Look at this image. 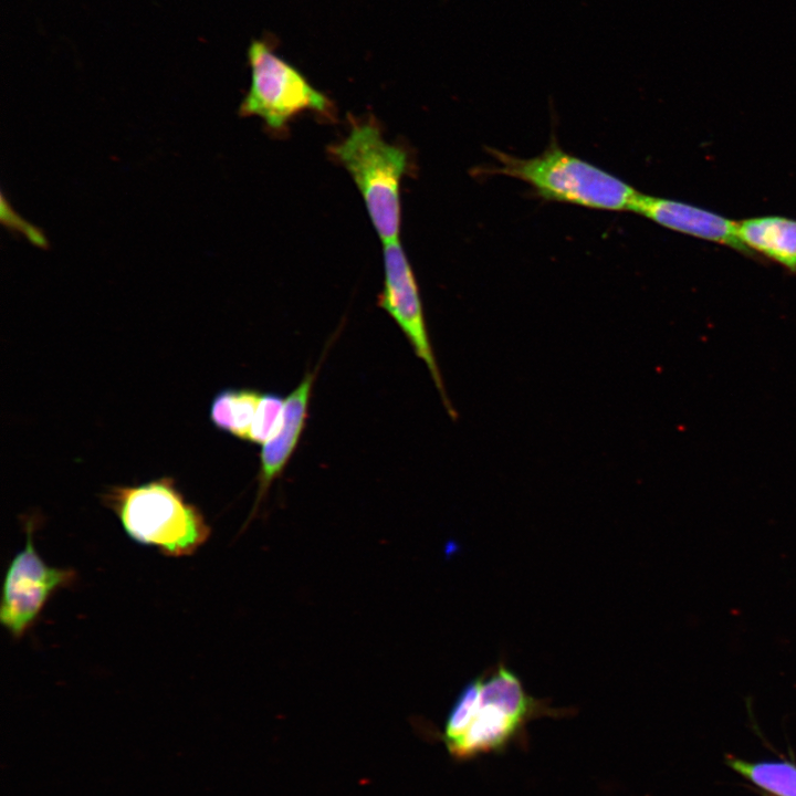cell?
Wrapping results in <instances>:
<instances>
[{"label": "cell", "instance_id": "cell-1", "mask_svg": "<svg viewBox=\"0 0 796 796\" xmlns=\"http://www.w3.org/2000/svg\"><path fill=\"white\" fill-rule=\"evenodd\" d=\"M103 499L134 542L165 556H190L210 537L203 514L186 501L171 478L112 486Z\"/></svg>", "mask_w": 796, "mask_h": 796}, {"label": "cell", "instance_id": "cell-2", "mask_svg": "<svg viewBox=\"0 0 796 796\" xmlns=\"http://www.w3.org/2000/svg\"><path fill=\"white\" fill-rule=\"evenodd\" d=\"M490 153L498 161L491 174L520 179L545 200L597 210L630 211L639 193L618 177L565 151L556 142L531 158L498 149Z\"/></svg>", "mask_w": 796, "mask_h": 796}, {"label": "cell", "instance_id": "cell-3", "mask_svg": "<svg viewBox=\"0 0 796 796\" xmlns=\"http://www.w3.org/2000/svg\"><path fill=\"white\" fill-rule=\"evenodd\" d=\"M484 672L472 718L454 742L446 745L452 757L467 761L480 755L502 753L510 745H528L527 724L538 718H562L574 709H555L548 700L530 695L520 678L499 661Z\"/></svg>", "mask_w": 796, "mask_h": 796}, {"label": "cell", "instance_id": "cell-4", "mask_svg": "<svg viewBox=\"0 0 796 796\" xmlns=\"http://www.w3.org/2000/svg\"><path fill=\"white\" fill-rule=\"evenodd\" d=\"M331 151L353 178L379 239L384 244L399 241L407 153L387 142L373 123L354 125Z\"/></svg>", "mask_w": 796, "mask_h": 796}, {"label": "cell", "instance_id": "cell-5", "mask_svg": "<svg viewBox=\"0 0 796 796\" xmlns=\"http://www.w3.org/2000/svg\"><path fill=\"white\" fill-rule=\"evenodd\" d=\"M247 55L251 83L240 104L241 116H258L272 130H281L301 113H332L331 100L279 56L266 39L252 40Z\"/></svg>", "mask_w": 796, "mask_h": 796}, {"label": "cell", "instance_id": "cell-6", "mask_svg": "<svg viewBox=\"0 0 796 796\" xmlns=\"http://www.w3.org/2000/svg\"><path fill=\"white\" fill-rule=\"evenodd\" d=\"M25 531V545L8 565L1 587L0 622L15 639L34 625L51 596L76 578L72 568L50 566L42 559L33 544L31 522Z\"/></svg>", "mask_w": 796, "mask_h": 796}, {"label": "cell", "instance_id": "cell-7", "mask_svg": "<svg viewBox=\"0 0 796 796\" xmlns=\"http://www.w3.org/2000/svg\"><path fill=\"white\" fill-rule=\"evenodd\" d=\"M384 273L378 306L395 321L415 354L425 362L446 409L454 418L430 343L418 284L399 241L384 244Z\"/></svg>", "mask_w": 796, "mask_h": 796}, {"label": "cell", "instance_id": "cell-8", "mask_svg": "<svg viewBox=\"0 0 796 796\" xmlns=\"http://www.w3.org/2000/svg\"><path fill=\"white\" fill-rule=\"evenodd\" d=\"M630 211L664 228L752 253L739 237L737 222L705 209L639 192Z\"/></svg>", "mask_w": 796, "mask_h": 796}, {"label": "cell", "instance_id": "cell-9", "mask_svg": "<svg viewBox=\"0 0 796 796\" xmlns=\"http://www.w3.org/2000/svg\"><path fill=\"white\" fill-rule=\"evenodd\" d=\"M316 374V369L306 373L297 387L285 397L282 425L275 436L262 447L258 473L259 488L252 516L272 482L282 474L298 444L308 417V405Z\"/></svg>", "mask_w": 796, "mask_h": 796}, {"label": "cell", "instance_id": "cell-10", "mask_svg": "<svg viewBox=\"0 0 796 796\" xmlns=\"http://www.w3.org/2000/svg\"><path fill=\"white\" fill-rule=\"evenodd\" d=\"M737 232L751 252L796 271V220L777 216L751 218L737 222Z\"/></svg>", "mask_w": 796, "mask_h": 796}, {"label": "cell", "instance_id": "cell-11", "mask_svg": "<svg viewBox=\"0 0 796 796\" xmlns=\"http://www.w3.org/2000/svg\"><path fill=\"white\" fill-rule=\"evenodd\" d=\"M262 395L248 388L219 391L210 406L212 423L239 439L248 440Z\"/></svg>", "mask_w": 796, "mask_h": 796}, {"label": "cell", "instance_id": "cell-12", "mask_svg": "<svg viewBox=\"0 0 796 796\" xmlns=\"http://www.w3.org/2000/svg\"><path fill=\"white\" fill-rule=\"evenodd\" d=\"M727 763L735 772L774 796H796V765L789 762L751 763L732 758Z\"/></svg>", "mask_w": 796, "mask_h": 796}, {"label": "cell", "instance_id": "cell-13", "mask_svg": "<svg viewBox=\"0 0 796 796\" xmlns=\"http://www.w3.org/2000/svg\"><path fill=\"white\" fill-rule=\"evenodd\" d=\"M483 677L484 672L468 682L451 708L442 735L446 745L454 742L465 731L479 699Z\"/></svg>", "mask_w": 796, "mask_h": 796}, {"label": "cell", "instance_id": "cell-14", "mask_svg": "<svg viewBox=\"0 0 796 796\" xmlns=\"http://www.w3.org/2000/svg\"><path fill=\"white\" fill-rule=\"evenodd\" d=\"M285 398L277 394L262 395L251 430L249 442L264 444L279 431L284 413Z\"/></svg>", "mask_w": 796, "mask_h": 796}, {"label": "cell", "instance_id": "cell-15", "mask_svg": "<svg viewBox=\"0 0 796 796\" xmlns=\"http://www.w3.org/2000/svg\"><path fill=\"white\" fill-rule=\"evenodd\" d=\"M1 222L6 224L9 229L15 230L23 235L27 237V239L32 242L33 244L45 248L48 245L46 238L34 226L22 219L10 206V203L6 200L4 196L1 197Z\"/></svg>", "mask_w": 796, "mask_h": 796}]
</instances>
